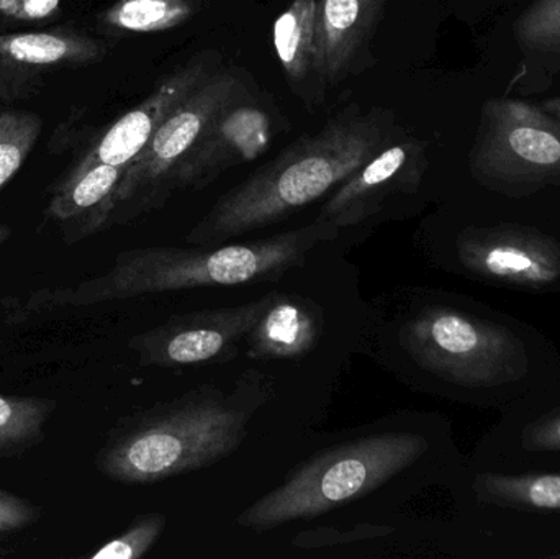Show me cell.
Listing matches in <instances>:
<instances>
[{
  "label": "cell",
  "mask_w": 560,
  "mask_h": 559,
  "mask_svg": "<svg viewBox=\"0 0 560 559\" xmlns=\"http://www.w3.org/2000/svg\"><path fill=\"white\" fill-rule=\"evenodd\" d=\"M339 229L316 220L302 229L256 242L199 245L197 248L148 246L118 253L114 266L72 288L43 289L19 312L36 314L61 307H88L158 292L276 282L299 268L315 246L331 242Z\"/></svg>",
  "instance_id": "6da1fadb"
},
{
  "label": "cell",
  "mask_w": 560,
  "mask_h": 559,
  "mask_svg": "<svg viewBox=\"0 0 560 559\" xmlns=\"http://www.w3.org/2000/svg\"><path fill=\"white\" fill-rule=\"evenodd\" d=\"M392 125L388 112H342L220 197L187 242L222 245L316 202L392 143Z\"/></svg>",
  "instance_id": "7a4b0ae2"
},
{
  "label": "cell",
  "mask_w": 560,
  "mask_h": 559,
  "mask_svg": "<svg viewBox=\"0 0 560 559\" xmlns=\"http://www.w3.org/2000/svg\"><path fill=\"white\" fill-rule=\"evenodd\" d=\"M249 417L220 391L199 387L121 419L95 465L120 485H154L187 475L232 455L245 440Z\"/></svg>",
  "instance_id": "3957f363"
},
{
  "label": "cell",
  "mask_w": 560,
  "mask_h": 559,
  "mask_svg": "<svg viewBox=\"0 0 560 559\" xmlns=\"http://www.w3.org/2000/svg\"><path fill=\"white\" fill-rule=\"evenodd\" d=\"M428 450L418 433H378L310 458L275 491L249 505L236 524L256 532L326 514L381 488Z\"/></svg>",
  "instance_id": "277c9868"
},
{
  "label": "cell",
  "mask_w": 560,
  "mask_h": 559,
  "mask_svg": "<svg viewBox=\"0 0 560 559\" xmlns=\"http://www.w3.org/2000/svg\"><path fill=\"white\" fill-rule=\"evenodd\" d=\"M401 345L428 373L466 389L506 386L528 368L525 343L509 325L444 305L415 315Z\"/></svg>",
  "instance_id": "5b68a950"
},
{
  "label": "cell",
  "mask_w": 560,
  "mask_h": 559,
  "mask_svg": "<svg viewBox=\"0 0 560 559\" xmlns=\"http://www.w3.org/2000/svg\"><path fill=\"white\" fill-rule=\"evenodd\" d=\"M245 97H248L245 85L236 75L212 72L171 112L147 147L128 164L118 187L114 217L124 206L133 209L131 216L163 206L173 193L177 166L186 160L213 118Z\"/></svg>",
  "instance_id": "8992f818"
},
{
  "label": "cell",
  "mask_w": 560,
  "mask_h": 559,
  "mask_svg": "<svg viewBox=\"0 0 560 559\" xmlns=\"http://www.w3.org/2000/svg\"><path fill=\"white\" fill-rule=\"evenodd\" d=\"M275 292L236 307L207 308L174 315L160 327L135 335L128 347L141 366L179 368L226 363L238 354Z\"/></svg>",
  "instance_id": "52a82bcc"
},
{
  "label": "cell",
  "mask_w": 560,
  "mask_h": 559,
  "mask_svg": "<svg viewBox=\"0 0 560 559\" xmlns=\"http://www.w3.org/2000/svg\"><path fill=\"white\" fill-rule=\"evenodd\" d=\"M474 171L495 187L541 186L560 176V131L541 112L518 102L497 104Z\"/></svg>",
  "instance_id": "ba28073f"
},
{
  "label": "cell",
  "mask_w": 560,
  "mask_h": 559,
  "mask_svg": "<svg viewBox=\"0 0 560 559\" xmlns=\"http://www.w3.org/2000/svg\"><path fill=\"white\" fill-rule=\"evenodd\" d=\"M457 263L486 284L551 291L560 284V242L518 226L470 229L456 242Z\"/></svg>",
  "instance_id": "9c48e42d"
},
{
  "label": "cell",
  "mask_w": 560,
  "mask_h": 559,
  "mask_svg": "<svg viewBox=\"0 0 560 559\" xmlns=\"http://www.w3.org/2000/svg\"><path fill=\"white\" fill-rule=\"evenodd\" d=\"M246 98V97H245ZM240 98L223 108L177 166L173 190L203 189L223 171L252 163L272 141V120L265 108Z\"/></svg>",
  "instance_id": "30bf717a"
},
{
  "label": "cell",
  "mask_w": 560,
  "mask_h": 559,
  "mask_svg": "<svg viewBox=\"0 0 560 559\" xmlns=\"http://www.w3.org/2000/svg\"><path fill=\"white\" fill-rule=\"evenodd\" d=\"M423 150L415 141L390 143L336 187L318 220L339 230L381 212L388 199L417 189L423 176Z\"/></svg>",
  "instance_id": "8fae6325"
},
{
  "label": "cell",
  "mask_w": 560,
  "mask_h": 559,
  "mask_svg": "<svg viewBox=\"0 0 560 559\" xmlns=\"http://www.w3.org/2000/svg\"><path fill=\"white\" fill-rule=\"evenodd\" d=\"M210 74L212 71L206 61L190 62L174 72L158 85L150 97L118 118L85 156L101 163L128 167L171 112L186 101Z\"/></svg>",
  "instance_id": "7c38bea8"
},
{
  "label": "cell",
  "mask_w": 560,
  "mask_h": 559,
  "mask_svg": "<svg viewBox=\"0 0 560 559\" xmlns=\"http://www.w3.org/2000/svg\"><path fill=\"white\" fill-rule=\"evenodd\" d=\"M125 171V166L84 156L56 187L49 200L48 216L59 223L68 243L94 235L110 222Z\"/></svg>",
  "instance_id": "4fadbf2b"
},
{
  "label": "cell",
  "mask_w": 560,
  "mask_h": 559,
  "mask_svg": "<svg viewBox=\"0 0 560 559\" xmlns=\"http://www.w3.org/2000/svg\"><path fill=\"white\" fill-rule=\"evenodd\" d=\"M387 0H316L315 69L338 82L374 33Z\"/></svg>",
  "instance_id": "5bb4252c"
},
{
  "label": "cell",
  "mask_w": 560,
  "mask_h": 559,
  "mask_svg": "<svg viewBox=\"0 0 560 559\" xmlns=\"http://www.w3.org/2000/svg\"><path fill=\"white\" fill-rule=\"evenodd\" d=\"M322 335L318 312L296 295L275 292L271 304L246 337L252 360H295L315 348Z\"/></svg>",
  "instance_id": "9a60e30c"
},
{
  "label": "cell",
  "mask_w": 560,
  "mask_h": 559,
  "mask_svg": "<svg viewBox=\"0 0 560 559\" xmlns=\"http://www.w3.org/2000/svg\"><path fill=\"white\" fill-rule=\"evenodd\" d=\"M105 55L101 43L72 32L9 33L0 35V61L26 71L94 62Z\"/></svg>",
  "instance_id": "2e32d148"
},
{
  "label": "cell",
  "mask_w": 560,
  "mask_h": 559,
  "mask_svg": "<svg viewBox=\"0 0 560 559\" xmlns=\"http://www.w3.org/2000/svg\"><path fill=\"white\" fill-rule=\"evenodd\" d=\"M482 504L513 511H560V473L499 475L482 473L474 481Z\"/></svg>",
  "instance_id": "e0dca14e"
},
{
  "label": "cell",
  "mask_w": 560,
  "mask_h": 559,
  "mask_svg": "<svg viewBox=\"0 0 560 559\" xmlns=\"http://www.w3.org/2000/svg\"><path fill=\"white\" fill-rule=\"evenodd\" d=\"M280 65L292 81H302L316 62V0H293L275 23Z\"/></svg>",
  "instance_id": "ac0fdd59"
},
{
  "label": "cell",
  "mask_w": 560,
  "mask_h": 559,
  "mask_svg": "<svg viewBox=\"0 0 560 559\" xmlns=\"http://www.w3.org/2000/svg\"><path fill=\"white\" fill-rule=\"evenodd\" d=\"M45 397H7L0 394V458L28 452L45 439V426L56 410Z\"/></svg>",
  "instance_id": "d6986e66"
},
{
  "label": "cell",
  "mask_w": 560,
  "mask_h": 559,
  "mask_svg": "<svg viewBox=\"0 0 560 559\" xmlns=\"http://www.w3.org/2000/svg\"><path fill=\"white\" fill-rule=\"evenodd\" d=\"M194 13L192 0H117L104 23L118 32L156 33L183 25Z\"/></svg>",
  "instance_id": "ffe728a7"
},
{
  "label": "cell",
  "mask_w": 560,
  "mask_h": 559,
  "mask_svg": "<svg viewBox=\"0 0 560 559\" xmlns=\"http://www.w3.org/2000/svg\"><path fill=\"white\" fill-rule=\"evenodd\" d=\"M42 131L38 115L30 112L0 114V189L19 173Z\"/></svg>",
  "instance_id": "44dd1931"
},
{
  "label": "cell",
  "mask_w": 560,
  "mask_h": 559,
  "mask_svg": "<svg viewBox=\"0 0 560 559\" xmlns=\"http://www.w3.org/2000/svg\"><path fill=\"white\" fill-rule=\"evenodd\" d=\"M167 517L163 514L138 515L127 531L102 545L91 555L92 559H140L160 540L166 531Z\"/></svg>",
  "instance_id": "7402d4cb"
},
{
  "label": "cell",
  "mask_w": 560,
  "mask_h": 559,
  "mask_svg": "<svg viewBox=\"0 0 560 559\" xmlns=\"http://www.w3.org/2000/svg\"><path fill=\"white\" fill-rule=\"evenodd\" d=\"M516 36L525 48L560 51V0H538L516 22Z\"/></svg>",
  "instance_id": "603a6c76"
},
{
  "label": "cell",
  "mask_w": 560,
  "mask_h": 559,
  "mask_svg": "<svg viewBox=\"0 0 560 559\" xmlns=\"http://www.w3.org/2000/svg\"><path fill=\"white\" fill-rule=\"evenodd\" d=\"M394 528L388 525L359 524L348 531L341 528L319 527L313 531L300 532L293 538V548L299 550H316V548L339 547V545L359 544V541L375 540L390 535Z\"/></svg>",
  "instance_id": "cb8c5ba5"
},
{
  "label": "cell",
  "mask_w": 560,
  "mask_h": 559,
  "mask_svg": "<svg viewBox=\"0 0 560 559\" xmlns=\"http://www.w3.org/2000/svg\"><path fill=\"white\" fill-rule=\"evenodd\" d=\"M42 517V511L28 499L0 489V537L32 527Z\"/></svg>",
  "instance_id": "d4e9b609"
},
{
  "label": "cell",
  "mask_w": 560,
  "mask_h": 559,
  "mask_svg": "<svg viewBox=\"0 0 560 559\" xmlns=\"http://www.w3.org/2000/svg\"><path fill=\"white\" fill-rule=\"evenodd\" d=\"M523 446L529 452L560 453V407L528 426L523 433Z\"/></svg>",
  "instance_id": "484cf974"
},
{
  "label": "cell",
  "mask_w": 560,
  "mask_h": 559,
  "mask_svg": "<svg viewBox=\"0 0 560 559\" xmlns=\"http://www.w3.org/2000/svg\"><path fill=\"white\" fill-rule=\"evenodd\" d=\"M62 0H0V16L15 22H39L55 16Z\"/></svg>",
  "instance_id": "4316f807"
},
{
  "label": "cell",
  "mask_w": 560,
  "mask_h": 559,
  "mask_svg": "<svg viewBox=\"0 0 560 559\" xmlns=\"http://www.w3.org/2000/svg\"><path fill=\"white\" fill-rule=\"evenodd\" d=\"M10 235H12V230L9 226L0 225V246L9 240Z\"/></svg>",
  "instance_id": "83f0119b"
},
{
  "label": "cell",
  "mask_w": 560,
  "mask_h": 559,
  "mask_svg": "<svg viewBox=\"0 0 560 559\" xmlns=\"http://www.w3.org/2000/svg\"><path fill=\"white\" fill-rule=\"evenodd\" d=\"M548 107L560 118V98L549 102Z\"/></svg>",
  "instance_id": "f1b7e54d"
},
{
  "label": "cell",
  "mask_w": 560,
  "mask_h": 559,
  "mask_svg": "<svg viewBox=\"0 0 560 559\" xmlns=\"http://www.w3.org/2000/svg\"><path fill=\"white\" fill-rule=\"evenodd\" d=\"M551 558H560V554H558V555H552V557H551Z\"/></svg>",
  "instance_id": "f546056e"
}]
</instances>
